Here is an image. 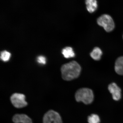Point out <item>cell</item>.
<instances>
[{
  "label": "cell",
  "instance_id": "obj_11",
  "mask_svg": "<svg viewBox=\"0 0 123 123\" xmlns=\"http://www.w3.org/2000/svg\"><path fill=\"white\" fill-rule=\"evenodd\" d=\"M62 53L64 57L69 58L74 57L75 54L72 47H68L63 49Z\"/></svg>",
  "mask_w": 123,
  "mask_h": 123
},
{
  "label": "cell",
  "instance_id": "obj_10",
  "mask_svg": "<svg viewBox=\"0 0 123 123\" xmlns=\"http://www.w3.org/2000/svg\"><path fill=\"white\" fill-rule=\"evenodd\" d=\"M102 55V50L98 47L94 48L90 54L91 57L96 61H99Z\"/></svg>",
  "mask_w": 123,
  "mask_h": 123
},
{
  "label": "cell",
  "instance_id": "obj_2",
  "mask_svg": "<svg viewBox=\"0 0 123 123\" xmlns=\"http://www.w3.org/2000/svg\"><path fill=\"white\" fill-rule=\"evenodd\" d=\"M75 98L77 102H82L86 104L92 103L94 99L93 91L90 89L83 88L77 91Z\"/></svg>",
  "mask_w": 123,
  "mask_h": 123
},
{
  "label": "cell",
  "instance_id": "obj_12",
  "mask_svg": "<svg viewBox=\"0 0 123 123\" xmlns=\"http://www.w3.org/2000/svg\"><path fill=\"white\" fill-rule=\"evenodd\" d=\"M87 121L89 123H100V121L99 116L95 114H92L89 116Z\"/></svg>",
  "mask_w": 123,
  "mask_h": 123
},
{
  "label": "cell",
  "instance_id": "obj_5",
  "mask_svg": "<svg viewBox=\"0 0 123 123\" xmlns=\"http://www.w3.org/2000/svg\"><path fill=\"white\" fill-rule=\"evenodd\" d=\"M10 100L12 105L16 108H23L27 105L25 101V97L22 94L13 93L11 97Z\"/></svg>",
  "mask_w": 123,
  "mask_h": 123
},
{
  "label": "cell",
  "instance_id": "obj_7",
  "mask_svg": "<svg viewBox=\"0 0 123 123\" xmlns=\"http://www.w3.org/2000/svg\"><path fill=\"white\" fill-rule=\"evenodd\" d=\"M12 120L14 123H33L32 119L29 116L23 114L15 115Z\"/></svg>",
  "mask_w": 123,
  "mask_h": 123
},
{
  "label": "cell",
  "instance_id": "obj_1",
  "mask_svg": "<svg viewBox=\"0 0 123 123\" xmlns=\"http://www.w3.org/2000/svg\"><path fill=\"white\" fill-rule=\"evenodd\" d=\"M81 70V67L79 64L76 61H72L62 66V76L64 80H72L79 77Z\"/></svg>",
  "mask_w": 123,
  "mask_h": 123
},
{
  "label": "cell",
  "instance_id": "obj_8",
  "mask_svg": "<svg viewBox=\"0 0 123 123\" xmlns=\"http://www.w3.org/2000/svg\"><path fill=\"white\" fill-rule=\"evenodd\" d=\"M115 70L118 74L123 75V56L118 57L115 61Z\"/></svg>",
  "mask_w": 123,
  "mask_h": 123
},
{
  "label": "cell",
  "instance_id": "obj_9",
  "mask_svg": "<svg viewBox=\"0 0 123 123\" xmlns=\"http://www.w3.org/2000/svg\"><path fill=\"white\" fill-rule=\"evenodd\" d=\"M86 4L87 10L90 13L94 12L98 7L97 2L96 0H86Z\"/></svg>",
  "mask_w": 123,
  "mask_h": 123
},
{
  "label": "cell",
  "instance_id": "obj_3",
  "mask_svg": "<svg viewBox=\"0 0 123 123\" xmlns=\"http://www.w3.org/2000/svg\"><path fill=\"white\" fill-rule=\"evenodd\" d=\"M97 22L100 26L104 27L106 31L110 32L115 27L114 21L111 17L108 14H103L98 18Z\"/></svg>",
  "mask_w": 123,
  "mask_h": 123
},
{
  "label": "cell",
  "instance_id": "obj_6",
  "mask_svg": "<svg viewBox=\"0 0 123 123\" xmlns=\"http://www.w3.org/2000/svg\"><path fill=\"white\" fill-rule=\"evenodd\" d=\"M108 89L111 94L113 99L118 101L121 99V89L115 83H112L109 85Z\"/></svg>",
  "mask_w": 123,
  "mask_h": 123
},
{
  "label": "cell",
  "instance_id": "obj_4",
  "mask_svg": "<svg viewBox=\"0 0 123 123\" xmlns=\"http://www.w3.org/2000/svg\"><path fill=\"white\" fill-rule=\"evenodd\" d=\"M43 123H62V121L59 114L51 110L49 111L44 115Z\"/></svg>",
  "mask_w": 123,
  "mask_h": 123
},
{
  "label": "cell",
  "instance_id": "obj_15",
  "mask_svg": "<svg viewBox=\"0 0 123 123\" xmlns=\"http://www.w3.org/2000/svg\"></svg>",
  "mask_w": 123,
  "mask_h": 123
},
{
  "label": "cell",
  "instance_id": "obj_13",
  "mask_svg": "<svg viewBox=\"0 0 123 123\" xmlns=\"http://www.w3.org/2000/svg\"><path fill=\"white\" fill-rule=\"evenodd\" d=\"M0 55L1 59L4 62L8 61L11 56L10 53L6 50L1 51Z\"/></svg>",
  "mask_w": 123,
  "mask_h": 123
},
{
  "label": "cell",
  "instance_id": "obj_14",
  "mask_svg": "<svg viewBox=\"0 0 123 123\" xmlns=\"http://www.w3.org/2000/svg\"><path fill=\"white\" fill-rule=\"evenodd\" d=\"M37 61L40 63L44 64L46 63V58L44 56H40L37 58Z\"/></svg>",
  "mask_w": 123,
  "mask_h": 123
}]
</instances>
